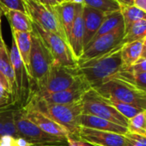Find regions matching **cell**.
<instances>
[{
    "instance_id": "obj_1",
    "label": "cell",
    "mask_w": 146,
    "mask_h": 146,
    "mask_svg": "<svg viewBox=\"0 0 146 146\" xmlns=\"http://www.w3.org/2000/svg\"><path fill=\"white\" fill-rule=\"evenodd\" d=\"M123 44L121 43L102 56L78 62V67L83 79L91 89L101 85L123 70L124 66L121 58Z\"/></svg>"
},
{
    "instance_id": "obj_2",
    "label": "cell",
    "mask_w": 146,
    "mask_h": 146,
    "mask_svg": "<svg viewBox=\"0 0 146 146\" xmlns=\"http://www.w3.org/2000/svg\"><path fill=\"white\" fill-rule=\"evenodd\" d=\"M24 105L38 110L61 126H63L70 135L71 139H78V133L81 127L80 118L83 114L82 101L79 102L58 105L49 104L40 99L30 96Z\"/></svg>"
},
{
    "instance_id": "obj_3",
    "label": "cell",
    "mask_w": 146,
    "mask_h": 146,
    "mask_svg": "<svg viewBox=\"0 0 146 146\" xmlns=\"http://www.w3.org/2000/svg\"><path fill=\"white\" fill-rule=\"evenodd\" d=\"M31 41L29 65L28 68L29 76L31 80L30 95L38 90L54 63L51 52L35 29H33L31 33Z\"/></svg>"
},
{
    "instance_id": "obj_4",
    "label": "cell",
    "mask_w": 146,
    "mask_h": 146,
    "mask_svg": "<svg viewBox=\"0 0 146 146\" xmlns=\"http://www.w3.org/2000/svg\"><path fill=\"white\" fill-rule=\"evenodd\" d=\"M93 90L105 99L118 101L146 111V91L137 90L122 81L110 78Z\"/></svg>"
},
{
    "instance_id": "obj_5",
    "label": "cell",
    "mask_w": 146,
    "mask_h": 146,
    "mask_svg": "<svg viewBox=\"0 0 146 146\" xmlns=\"http://www.w3.org/2000/svg\"><path fill=\"white\" fill-rule=\"evenodd\" d=\"M14 121L18 137L26 139L33 146H68L67 137L46 133L26 117L22 108H15Z\"/></svg>"
},
{
    "instance_id": "obj_6",
    "label": "cell",
    "mask_w": 146,
    "mask_h": 146,
    "mask_svg": "<svg viewBox=\"0 0 146 146\" xmlns=\"http://www.w3.org/2000/svg\"><path fill=\"white\" fill-rule=\"evenodd\" d=\"M83 80L78 64L76 65L67 66L54 62L43 82L35 92H59L73 87Z\"/></svg>"
},
{
    "instance_id": "obj_7",
    "label": "cell",
    "mask_w": 146,
    "mask_h": 146,
    "mask_svg": "<svg viewBox=\"0 0 146 146\" xmlns=\"http://www.w3.org/2000/svg\"><path fill=\"white\" fill-rule=\"evenodd\" d=\"M83 114H90L105 119L127 128V119L95 90L90 89L82 99Z\"/></svg>"
},
{
    "instance_id": "obj_8",
    "label": "cell",
    "mask_w": 146,
    "mask_h": 146,
    "mask_svg": "<svg viewBox=\"0 0 146 146\" xmlns=\"http://www.w3.org/2000/svg\"><path fill=\"white\" fill-rule=\"evenodd\" d=\"M25 5L28 15L35 24L46 31L58 35L68 42L58 15L52 8L46 7L40 2L34 0H25Z\"/></svg>"
},
{
    "instance_id": "obj_9",
    "label": "cell",
    "mask_w": 146,
    "mask_h": 146,
    "mask_svg": "<svg viewBox=\"0 0 146 146\" xmlns=\"http://www.w3.org/2000/svg\"><path fill=\"white\" fill-rule=\"evenodd\" d=\"M33 26L48 48L55 63L67 66L76 65L78 64L69 43L65 40L53 33L42 29L34 23Z\"/></svg>"
},
{
    "instance_id": "obj_10",
    "label": "cell",
    "mask_w": 146,
    "mask_h": 146,
    "mask_svg": "<svg viewBox=\"0 0 146 146\" xmlns=\"http://www.w3.org/2000/svg\"><path fill=\"white\" fill-rule=\"evenodd\" d=\"M125 36V26H120L115 30L106 34L91 41L84 49L81 58L78 62L86 61L102 56L123 42Z\"/></svg>"
},
{
    "instance_id": "obj_11",
    "label": "cell",
    "mask_w": 146,
    "mask_h": 146,
    "mask_svg": "<svg viewBox=\"0 0 146 146\" xmlns=\"http://www.w3.org/2000/svg\"><path fill=\"white\" fill-rule=\"evenodd\" d=\"M91 88L85 83L84 80L78 83L73 87L55 93H46V92H34L30 96H35L42 102L49 104H72L79 102L82 101L84 96ZM29 96V97H30Z\"/></svg>"
},
{
    "instance_id": "obj_12",
    "label": "cell",
    "mask_w": 146,
    "mask_h": 146,
    "mask_svg": "<svg viewBox=\"0 0 146 146\" xmlns=\"http://www.w3.org/2000/svg\"><path fill=\"white\" fill-rule=\"evenodd\" d=\"M78 139L91 146H125V135L80 127Z\"/></svg>"
},
{
    "instance_id": "obj_13",
    "label": "cell",
    "mask_w": 146,
    "mask_h": 146,
    "mask_svg": "<svg viewBox=\"0 0 146 146\" xmlns=\"http://www.w3.org/2000/svg\"><path fill=\"white\" fill-rule=\"evenodd\" d=\"M22 109L26 117L46 133L56 137L67 138L70 137L69 132L63 126H61L42 113L39 112L38 110L29 107V105L23 106Z\"/></svg>"
},
{
    "instance_id": "obj_14",
    "label": "cell",
    "mask_w": 146,
    "mask_h": 146,
    "mask_svg": "<svg viewBox=\"0 0 146 146\" xmlns=\"http://www.w3.org/2000/svg\"><path fill=\"white\" fill-rule=\"evenodd\" d=\"M83 9L84 5H77L75 19L69 37V45L77 62L79 60L84 51V24L83 19Z\"/></svg>"
},
{
    "instance_id": "obj_15",
    "label": "cell",
    "mask_w": 146,
    "mask_h": 146,
    "mask_svg": "<svg viewBox=\"0 0 146 146\" xmlns=\"http://www.w3.org/2000/svg\"><path fill=\"white\" fill-rule=\"evenodd\" d=\"M106 13L84 5L83 19L84 24V48L92 40L96 32L100 29Z\"/></svg>"
},
{
    "instance_id": "obj_16",
    "label": "cell",
    "mask_w": 146,
    "mask_h": 146,
    "mask_svg": "<svg viewBox=\"0 0 146 146\" xmlns=\"http://www.w3.org/2000/svg\"><path fill=\"white\" fill-rule=\"evenodd\" d=\"M80 125L82 127L104 131H110L121 135H125L128 132L127 128L125 126L117 125L105 119H102L90 114H82L80 118Z\"/></svg>"
},
{
    "instance_id": "obj_17",
    "label": "cell",
    "mask_w": 146,
    "mask_h": 146,
    "mask_svg": "<svg viewBox=\"0 0 146 146\" xmlns=\"http://www.w3.org/2000/svg\"><path fill=\"white\" fill-rule=\"evenodd\" d=\"M0 74L9 83L11 89L13 92L14 103H15V95H16L15 76H14V71L11 60L10 51L8 50V47L3 39L2 35H0Z\"/></svg>"
},
{
    "instance_id": "obj_18",
    "label": "cell",
    "mask_w": 146,
    "mask_h": 146,
    "mask_svg": "<svg viewBox=\"0 0 146 146\" xmlns=\"http://www.w3.org/2000/svg\"><path fill=\"white\" fill-rule=\"evenodd\" d=\"M76 8H77V5L70 1L62 2L58 4L57 6H55L54 8H52L55 11L56 14L58 15L59 22L64 30V33L68 40V43H69V37L70 35L71 28L75 19Z\"/></svg>"
},
{
    "instance_id": "obj_19",
    "label": "cell",
    "mask_w": 146,
    "mask_h": 146,
    "mask_svg": "<svg viewBox=\"0 0 146 146\" xmlns=\"http://www.w3.org/2000/svg\"><path fill=\"white\" fill-rule=\"evenodd\" d=\"M4 15L10 23L11 31L32 32L33 22L29 16L20 11L4 8Z\"/></svg>"
},
{
    "instance_id": "obj_20",
    "label": "cell",
    "mask_w": 146,
    "mask_h": 146,
    "mask_svg": "<svg viewBox=\"0 0 146 146\" xmlns=\"http://www.w3.org/2000/svg\"><path fill=\"white\" fill-rule=\"evenodd\" d=\"M143 40L126 42L121 47V58L123 62V70L126 69L137 63L142 55Z\"/></svg>"
},
{
    "instance_id": "obj_21",
    "label": "cell",
    "mask_w": 146,
    "mask_h": 146,
    "mask_svg": "<svg viewBox=\"0 0 146 146\" xmlns=\"http://www.w3.org/2000/svg\"><path fill=\"white\" fill-rule=\"evenodd\" d=\"M111 78H115L122 81L125 84L131 85L132 87L146 91V72L143 71H133L127 69H124L119 71Z\"/></svg>"
},
{
    "instance_id": "obj_22",
    "label": "cell",
    "mask_w": 146,
    "mask_h": 146,
    "mask_svg": "<svg viewBox=\"0 0 146 146\" xmlns=\"http://www.w3.org/2000/svg\"><path fill=\"white\" fill-rule=\"evenodd\" d=\"M31 33L12 31V39H14L16 42L21 58L27 70L29 65V58L31 52Z\"/></svg>"
},
{
    "instance_id": "obj_23",
    "label": "cell",
    "mask_w": 146,
    "mask_h": 146,
    "mask_svg": "<svg viewBox=\"0 0 146 146\" xmlns=\"http://www.w3.org/2000/svg\"><path fill=\"white\" fill-rule=\"evenodd\" d=\"M123 25H124V21H123V17H122L120 11L106 14L105 18H104L100 29H98V31L96 32V35L94 36V38L92 39L91 41H93L94 40H96L106 34H108V33L115 30L116 29H118L119 27L123 26Z\"/></svg>"
},
{
    "instance_id": "obj_24",
    "label": "cell",
    "mask_w": 146,
    "mask_h": 146,
    "mask_svg": "<svg viewBox=\"0 0 146 146\" xmlns=\"http://www.w3.org/2000/svg\"><path fill=\"white\" fill-rule=\"evenodd\" d=\"M119 11L124 21L125 32L127 31L136 22L146 19V13L136 7L134 5H120Z\"/></svg>"
},
{
    "instance_id": "obj_25",
    "label": "cell",
    "mask_w": 146,
    "mask_h": 146,
    "mask_svg": "<svg viewBox=\"0 0 146 146\" xmlns=\"http://www.w3.org/2000/svg\"><path fill=\"white\" fill-rule=\"evenodd\" d=\"M84 5L96 9L106 14L119 11L120 4L117 0H84Z\"/></svg>"
},
{
    "instance_id": "obj_26",
    "label": "cell",
    "mask_w": 146,
    "mask_h": 146,
    "mask_svg": "<svg viewBox=\"0 0 146 146\" xmlns=\"http://www.w3.org/2000/svg\"><path fill=\"white\" fill-rule=\"evenodd\" d=\"M146 37V19L140 20L133 23L127 31L125 32L123 42H131L143 40Z\"/></svg>"
},
{
    "instance_id": "obj_27",
    "label": "cell",
    "mask_w": 146,
    "mask_h": 146,
    "mask_svg": "<svg viewBox=\"0 0 146 146\" xmlns=\"http://www.w3.org/2000/svg\"><path fill=\"white\" fill-rule=\"evenodd\" d=\"M128 132L137 133L140 135L146 134V111L143 110L127 121Z\"/></svg>"
},
{
    "instance_id": "obj_28",
    "label": "cell",
    "mask_w": 146,
    "mask_h": 146,
    "mask_svg": "<svg viewBox=\"0 0 146 146\" xmlns=\"http://www.w3.org/2000/svg\"><path fill=\"white\" fill-rule=\"evenodd\" d=\"M105 99V98H104ZM108 103L110 105H112L120 114H122L127 120L131 118H132L133 116H135L136 114H137L138 113L143 111V110H141L137 108H135L133 106H131L129 104H126V103H123V102H118V101H114V100H108L106 99Z\"/></svg>"
},
{
    "instance_id": "obj_29",
    "label": "cell",
    "mask_w": 146,
    "mask_h": 146,
    "mask_svg": "<svg viewBox=\"0 0 146 146\" xmlns=\"http://www.w3.org/2000/svg\"><path fill=\"white\" fill-rule=\"evenodd\" d=\"M125 146H146V136L127 132L125 135Z\"/></svg>"
},
{
    "instance_id": "obj_30",
    "label": "cell",
    "mask_w": 146,
    "mask_h": 146,
    "mask_svg": "<svg viewBox=\"0 0 146 146\" xmlns=\"http://www.w3.org/2000/svg\"><path fill=\"white\" fill-rule=\"evenodd\" d=\"M0 4L4 8L20 11L23 13L28 14L25 0H0Z\"/></svg>"
},
{
    "instance_id": "obj_31",
    "label": "cell",
    "mask_w": 146,
    "mask_h": 146,
    "mask_svg": "<svg viewBox=\"0 0 146 146\" xmlns=\"http://www.w3.org/2000/svg\"><path fill=\"white\" fill-rule=\"evenodd\" d=\"M0 146H17V137L4 135L0 137Z\"/></svg>"
},
{
    "instance_id": "obj_32",
    "label": "cell",
    "mask_w": 146,
    "mask_h": 146,
    "mask_svg": "<svg viewBox=\"0 0 146 146\" xmlns=\"http://www.w3.org/2000/svg\"><path fill=\"white\" fill-rule=\"evenodd\" d=\"M127 70L133 71H143L146 72V58H140L137 63L132 64L131 66L126 68Z\"/></svg>"
},
{
    "instance_id": "obj_33",
    "label": "cell",
    "mask_w": 146,
    "mask_h": 146,
    "mask_svg": "<svg viewBox=\"0 0 146 146\" xmlns=\"http://www.w3.org/2000/svg\"><path fill=\"white\" fill-rule=\"evenodd\" d=\"M8 108H9L0 109V137L4 136V122H5V114H6Z\"/></svg>"
},
{
    "instance_id": "obj_34",
    "label": "cell",
    "mask_w": 146,
    "mask_h": 146,
    "mask_svg": "<svg viewBox=\"0 0 146 146\" xmlns=\"http://www.w3.org/2000/svg\"><path fill=\"white\" fill-rule=\"evenodd\" d=\"M68 142V146H91L81 140H76V139H71L70 137H68L67 139Z\"/></svg>"
},
{
    "instance_id": "obj_35",
    "label": "cell",
    "mask_w": 146,
    "mask_h": 146,
    "mask_svg": "<svg viewBox=\"0 0 146 146\" xmlns=\"http://www.w3.org/2000/svg\"><path fill=\"white\" fill-rule=\"evenodd\" d=\"M133 5L146 13V0H133Z\"/></svg>"
},
{
    "instance_id": "obj_36",
    "label": "cell",
    "mask_w": 146,
    "mask_h": 146,
    "mask_svg": "<svg viewBox=\"0 0 146 146\" xmlns=\"http://www.w3.org/2000/svg\"><path fill=\"white\" fill-rule=\"evenodd\" d=\"M43 1H44V5L49 8H54L58 4L61 3V0H43Z\"/></svg>"
},
{
    "instance_id": "obj_37",
    "label": "cell",
    "mask_w": 146,
    "mask_h": 146,
    "mask_svg": "<svg viewBox=\"0 0 146 146\" xmlns=\"http://www.w3.org/2000/svg\"><path fill=\"white\" fill-rule=\"evenodd\" d=\"M17 146H33L29 142L23 137H17Z\"/></svg>"
},
{
    "instance_id": "obj_38",
    "label": "cell",
    "mask_w": 146,
    "mask_h": 146,
    "mask_svg": "<svg viewBox=\"0 0 146 146\" xmlns=\"http://www.w3.org/2000/svg\"><path fill=\"white\" fill-rule=\"evenodd\" d=\"M141 58H146V37L143 39V51H142Z\"/></svg>"
},
{
    "instance_id": "obj_39",
    "label": "cell",
    "mask_w": 146,
    "mask_h": 146,
    "mask_svg": "<svg viewBox=\"0 0 146 146\" xmlns=\"http://www.w3.org/2000/svg\"><path fill=\"white\" fill-rule=\"evenodd\" d=\"M120 5H133V0H117Z\"/></svg>"
},
{
    "instance_id": "obj_40",
    "label": "cell",
    "mask_w": 146,
    "mask_h": 146,
    "mask_svg": "<svg viewBox=\"0 0 146 146\" xmlns=\"http://www.w3.org/2000/svg\"><path fill=\"white\" fill-rule=\"evenodd\" d=\"M4 15V7L2 5L0 4V27H1V23H2V16Z\"/></svg>"
},
{
    "instance_id": "obj_41",
    "label": "cell",
    "mask_w": 146,
    "mask_h": 146,
    "mask_svg": "<svg viewBox=\"0 0 146 146\" xmlns=\"http://www.w3.org/2000/svg\"><path fill=\"white\" fill-rule=\"evenodd\" d=\"M69 1L74 3L76 5H84V0H69Z\"/></svg>"
},
{
    "instance_id": "obj_42",
    "label": "cell",
    "mask_w": 146,
    "mask_h": 146,
    "mask_svg": "<svg viewBox=\"0 0 146 146\" xmlns=\"http://www.w3.org/2000/svg\"><path fill=\"white\" fill-rule=\"evenodd\" d=\"M38 2H40V4L44 5V1H43V0H38Z\"/></svg>"
},
{
    "instance_id": "obj_43",
    "label": "cell",
    "mask_w": 146,
    "mask_h": 146,
    "mask_svg": "<svg viewBox=\"0 0 146 146\" xmlns=\"http://www.w3.org/2000/svg\"><path fill=\"white\" fill-rule=\"evenodd\" d=\"M64 1H69V0H61V3L62 2H64Z\"/></svg>"
},
{
    "instance_id": "obj_44",
    "label": "cell",
    "mask_w": 146,
    "mask_h": 146,
    "mask_svg": "<svg viewBox=\"0 0 146 146\" xmlns=\"http://www.w3.org/2000/svg\"><path fill=\"white\" fill-rule=\"evenodd\" d=\"M0 35H2V31H1V27H0Z\"/></svg>"
},
{
    "instance_id": "obj_45",
    "label": "cell",
    "mask_w": 146,
    "mask_h": 146,
    "mask_svg": "<svg viewBox=\"0 0 146 146\" xmlns=\"http://www.w3.org/2000/svg\"><path fill=\"white\" fill-rule=\"evenodd\" d=\"M34 1H38V0H34Z\"/></svg>"
},
{
    "instance_id": "obj_46",
    "label": "cell",
    "mask_w": 146,
    "mask_h": 146,
    "mask_svg": "<svg viewBox=\"0 0 146 146\" xmlns=\"http://www.w3.org/2000/svg\"><path fill=\"white\" fill-rule=\"evenodd\" d=\"M145 136H146V134H145Z\"/></svg>"
},
{
    "instance_id": "obj_47",
    "label": "cell",
    "mask_w": 146,
    "mask_h": 146,
    "mask_svg": "<svg viewBox=\"0 0 146 146\" xmlns=\"http://www.w3.org/2000/svg\"><path fill=\"white\" fill-rule=\"evenodd\" d=\"M0 109H1V108H0Z\"/></svg>"
}]
</instances>
